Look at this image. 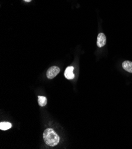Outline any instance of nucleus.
I'll list each match as a JSON object with an SVG mask.
<instances>
[{"mask_svg": "<svg viewBox=\"0 0 132 149\" xmlns=\"http://www.w3.org/2000/svg\"><path fill=\"white\" fill-rule=\"evenodd\" d=\"M12 127V125L11 123L8 122H2L0 123V130H7L10 128H11Z\"/></svg>", "mask_w": 132, "mask_h": 149, "instance_id": "nucleus-6", "label": "nucleus"}, {"mask_svg": "<svg viewBox=\"0 0 132 149\" xmlns=\"http://www.w3.org/2000/svg\"><path fill=\"white\" fill-rule=\"evenodd\" d=\"M74 70V68L72 66H69L66 68L64 72V75L66 79L68 80H72L73 79H74L75 75L74 72H73Z\"/></svg>", "mask_w": 132, "mask_h": 149, "instance_id": "nucleus-4", "label": "nucleus"}, {"mask_svg": "<svg viewBox=\"0 0 132 149\" xmlns=\"http://www.w3.org/2000/svg\"><path fill=\"white\" fill-rule=\"evenodd\" d=\"M60 72V68L56 66H52L48 69L46 72V76L49 79H52L55 77L59 72Z\"/></svg>", "mask_w": 132, "mask_h": 149, "instance_id": "nucleus-2", "label": "nucleus"}, {"mask_svg": "<svg viewBox=\"0 0 132 149\" xmlns=\"http://www.w3.org/2000/svg\"><path fill=\"white\" fill-rule=\"evenodd\" d=\"M38 103L40 107H45L47 104V99L45 96H38Z\"/></svg>", "mask_w": 132, "mask_h": 149, "instance_id": "nucleus-7", "label": "nucleus"}, {"mask_svg": "<svg viewBox=\"0 0 132 149\" xmlns=\"http://www.w3.org/2000/svg\"><path fill=\"white\" fill-rule=\"evenodd\" d=\"M43 140L49 146L54 147L60 141V138L52 128H47L43 132Z\"/></svg>", "mask_w": 132, "mask_h": 149, "instance_id": "nucleus-1", "label": "nucleus"}, {"mask_svg": "<svg viewBox=\"0 0 132 149\" xmlns=\"http://www.w3.org/2000/svg\"><path fill=\"white\" fill-rule=\"evenodd\" d=\"M23 1H24L25 2H27V3H29V2H30L32 0H23Z\"/></svg>", "mask_w": 132, "mask_h": 149, "instance_id": "nucleus-8", "label": "nucleus"}, {"mask_svg": "<svg viewBox=\"0 0 132 149\" xmlns=\"http://www.w3.org/2000/svg\"><path fill=\"white\" fill-rule=\"evenodd\" d=\"M106 44V37L102 33H100L97 36V45L99 48L103 47Z\"/></svg>", "mask_w": 132, "mask_h": 149, "instance_id": "nucleus-3", "label": "nucleus"}, {"mask_svg": "<svg viewBox=\"0 0 132 149\" xmlns=\"http://www.w3.org/2000/svg\"><path fill=\"white\" fill-rule=\"evenodd\" d=\"M122 67L126 71L132 73V62L129 61H124L122 63Z\"/></svg>", "mask_w": 132, "mask_h": 149, "instance_id": "nucleus-5", "label": "nucleus"}]
</instances>
